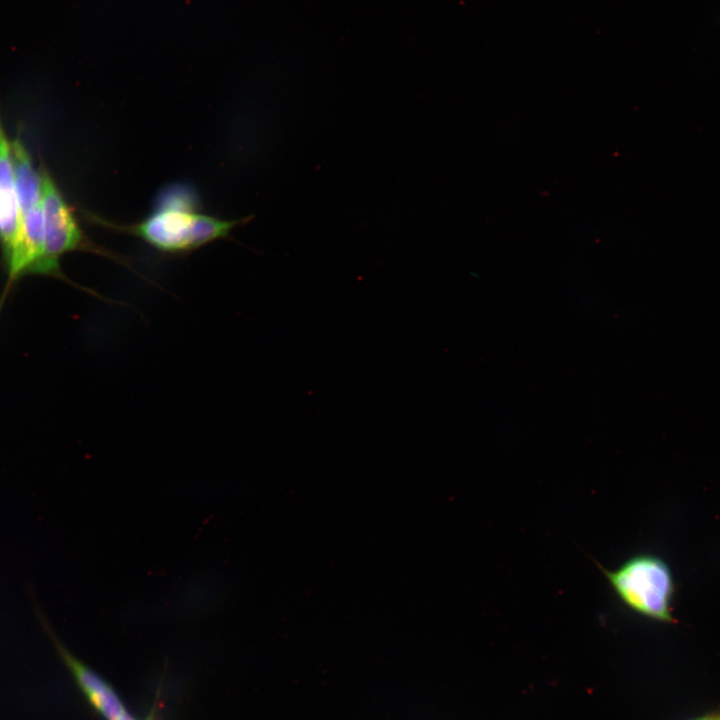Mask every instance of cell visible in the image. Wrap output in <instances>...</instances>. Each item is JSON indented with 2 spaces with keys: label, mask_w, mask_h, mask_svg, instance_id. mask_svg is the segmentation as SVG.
<instances>
[{
  "label": "cell",
  "mask_w": 720,
  "mask_h": 720,
  "mask_svg": "<svg viewBox=\"0 0 720 720\" xmlns=\"http://www.w3.org/2000/svg\"><path fill=\"white\" fill-rule=\"evenodd\" d=\"M99 224L136 236L156 250L169 255L188 254L215 240L225 238L249 218L223 220L202 214L198 209L155 207L142 221L122 225L93 216Z\"/></svg>",
  "instance_id": "6da1fadb"
},
{
  "label": "cell",
  "mask_w": 720,
  "mask_h": 720,
  "mask_svg": "<svg viewBox=\"0 0 720 720\" xmlns=\"http://www.w3.org/2000/svg\"><path fill=\"white\" fill-rule=\"evenodd\" d=\"M42 177V204L44 218V256L40 275L54 277L67 284L108 303L119 301L110 299L97 291L82 286L65 275L60 267V257L71 251H86L109 258L131 269L129 260L111 250L90 241L81 230L72 208L64 199L48 169H40Z\"/></svg>",
  "instance_id": "7a4b0ae2"
},
{
  "label": "cell",
  "mask_w": 720,
  "mask_h": 720,
  "mask_svg": "<svg viewBox=\"0 0 720 720\" xmlns=\"http://www.w3.org/2000/svg\"><path fill=\"white\" fill-rule=\"evenodd\" d=\"M619 600L634 613L671 623L675 585L668 564L652 554H638L614 570H603Z\"/></svg>",
  "instance_id": "3957f363"
},
{
  "label": "cell",
  "mask_w": 720,
  "mask_h": 720,
  "mask_svg": "<svg viewBox=\"0 0 720 720\" xmlns=\"http://www.w3.org/2000/svg\"><path fill=\"white\" fill-rule=\"evenodd\" d=\"M35 612L58 655L71 672L90 706L105 720H133L119 695L100 675L71 654L60 642L45 615L35 604Z\"/></svg>",
  "instance_id": "277c9868"
},
{
  "label": "cell",
  "mask_w": 720,
  "mask_h": 720,
  "mask_svg": "<svg viewBox=\"0 0 720 720\" xmlns=\"http://www.w3.org/2000/svg\"><path fill=\"white\" fill-rule=\"evenodd\" d=\"M18 223L19 211L11 143L8 141L0 113V241L3 253L11 247L18 230Z\"/></svg>",
  "instance_id": "5b68a950"
},
{
  "label": "cell",
  "mask_w": 720,
  "mask_h": 720,
  "mask_svg": "<svg viewBox=\"0 0 720 720\" xmlns=\"http://www.w3.org/2000/svg\"><path fill=\"white\" fill-rule=\"evenodd\" d=\"M19 216L42 202V177L20 139L11 143Z\"/></svg>",
  "instance_id": "8992f818"
},
{
  "label": "cell",
  "mask_w": 720,
  "mask_h": 720,
  "mask_svg": "<svg viewBox=\"0 0 720 720\" xmlns=\"http://www.w3.org/2000/svg\"><path fill=\"white\" fill-rule=\"evenodd\" d=\"M694 720H720V708Z\"/></svg>",
  "instance_id": "52a82bcc"
},
{
  "label": "cell",
  "mask_w": 720,
  "mask_h": 720,
  "mask_svg": "<svg viewBox=\"0 0 720 720\" xmlns=\"http://www.w3.org/2000/svg\"><path fill=\"white\" fill-rule=\"evenodd\" d=\"M134 720V719H133ZM145 720H155L154 714L151 713Z\"/></svg>",
  "instance_id": "ba28073f"
}]
</instances>
